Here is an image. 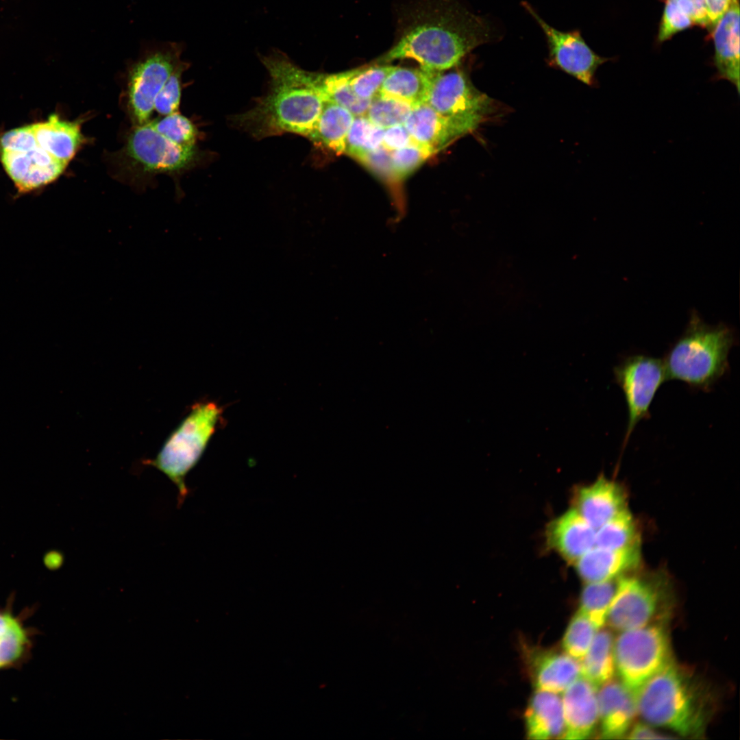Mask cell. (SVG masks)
<instances>
[{
  "label": "cell",
  "instance_id": "cell-1",
  "mask_svg": "<svg viewBox=\"0 0 740 740\" xmlns=\"http://www.w3.org/2000/svg\"><path fill=\"white\" fill-rule=\"evenodd\" d=\"M493 38L489 23L457 0H417L401 12L397 38L379 62L406 58L426 71L447 70Z\"/></svg>",
  "mask_w": 740,
  "mask_h": 740
},
{
  "label": "cell",
  "instance_id": "cell-2",
  "mask_svg": "<svg viewBox=\"0 0 740 740\" xmlns=\"http://www.w3.org/2000/svg\"><path fill=\"white\" fill-rule=\"evenodd\" d=\"M271 77L266 95L236 122L257 138L293 133L308 138L321 112L320 73L303 70L284 55L262 58Z\"/></svg>",
  "mask_w": 740,
  "mask_h": 740
},
{
  "label": "cell",
  "instance_id": "cell-3",
  "mask_svg": "<svg viewBox=\"0 0 740 740\" xmlns=\"http://www.w3.org/2000/svg\"><path fill=\"white\" fill-rule=\"evenodd\" d=\"M634 697L638 713L648 724L684 737L702 736L711 718L708 695L674 661L648 680Z\"/></svg>",
  "mask_w": 740,
  "mask_h": 740
},
{
  "label": "cell",
  "instance_id": "cell-4",
  "mask_svg": "<svg viewBox=\"0 0 740 740\" xmlns=\"http://www.w3.org/2000/svg\"><path fill=\"white\" fill-rule=\"evenodd\" d=\"M735 341L734 331L728 325H710L693 312L684 332L663 361L667 380L709 389L728 371V355Z\"/></svg>",
  "mask_w": 740,
  "mask_h": 740
},
{
  "label": "cell",
  "instance_id": "cell-5",
  "mask_svg": "<svg viewBox=\"0 0 740 740\" xmlns=\"http://www.w3.org/2000/svg\"><path fill=\"white\" fill-rule=\"evenodd\" d=\"M221 410L212 402L194 405L149 464L164 473L179 491V504L188 493L185 477L196 465L214 432Z\"/></svg>",
  "mask_w": 740,
  "mask_h": 740
},
{
  "label": "cell",
  "instance_id": "cell-6",
  "mask_svg": "<svg viewBox=\"0 0 740 740\" xmlns=\"http://www.w3.org/2000/svg\"><path fill=\"white\" fill-rule=\"evenodd\" d=\"M615 670L634 695L652 676L674 661L663 622L622 631L614 641Z\"/></svg>",
  "mask_w": 740,
  "mask_h": 740
},
{
  "label": "cell",
  "instance_id": "cell-7",
  "mask_svg": "<svg viewBox=\"0 0 740 740\" xmlns=\"http://www.w3.org/2000/svg\"><path fill=\"white\" fill-rule=\"evenodd\" d=\"M0 162L19 193L51 184L68 165L38 145L31 125L12 129L1 136Z\"/></svg>",
  "mask_w": 740,
  "mask_h": 740
},
{
  "label": "cell",
  "instance_id": "cell-8",
  "mask_svg": "<svg viewBox=\"0 0 740 740\" xmlns=\"http://www.w3.org/2000/svg\"><path fill=\"white\" fill-rule=\"evenodd\" d=\"M456 66L440 71H428L430 84L425 103L468 134L493 112V101L476 88L467 74Z\"/></svg>",
  "mask_w": 740,
  "mask_h": 740
},
{
  "label": "cell",
  "instance_id": "cell-9",
  "mask_svg": "<svg viewBox=\"0 0 740 740\" xmlns=\"http://www.w3.org/2000/svg\"><path fill=\"white\" fill-rule=\"evenodd\" d=\"M660 580L621 576L609 607L606 621L617 631L635 629L663 620L667 591Z\"/></svg>",
  "mask_w": 740,
  "mask_h": 740
},
{
  "label": "cell",
  "instance_id": "cell-10",
  "mask_svg": "<svg viewBox=\"0 0 740 740\" xmlns=\"http://www.w3.org/2000/svg\"><path fill=\"white\" fill-rule=\"evenodd\" d=\"M182 48L169 42L148 51L132 65L128 75L127 105L136 125L149 121L155 99L180 64Z\"/></svg>",
  "mask_w": 740,
  "mask_h": 740
},
{
  "label": "cell",
  "instance_id": "cell-11",
  "mask_svg": "<svg viewBox=\"0 0 740 740\" xmlns=\"http://www.w3.org/2000/svg\"><path fill=\"white\" fill-rule=\"evenodd\" d=\"M614 376L628 408L625 447L639 422L648 417L653 399L667 375L661 359L639 354L626 357L615 366Z\"/></svg>",
  "mask_w": 740,
  "mask_h": 740
},
{
  "label": "cell",
  "instance_id": "cell-12",
  "mask_svg": "<svg viewBox=\"0 0 740 740\" xmlns=\"http://www.w3.org/2000/svg\"><path fill=\"white\" fill-rule=\"evenodd\" d=\"M130 162L148 173H175L187 168L195 156V147L177 145L151 125H136L124 147Z\"/></svg>",
  "mask_w": 740,
  "mask_h": 740
},
{
  "label": "cell",
  "instance_id": "cell-13",
  "mask_svg": "<svg viewBox=\"0 0 740 740\" xmlns=\"http://www.w3.org/2000/svg\"><path fill=\"white\" fill-rule=\"evenodd\" d=\"M521 4L544 32L550 63L582 83L593 85L597 69L609 59L596 54L585 42L578 30H558L542 19L528 3L522 2Z\"/></svg>",
  "mask_w": 740,
  "mask_h": 740
},
{
  "label": "cell",
  "instance_id": "cell-14",
  "mask_svg": "<svg viewBox=\"0 0 740 740\" xmlns=\"http://www.w3.org/2000/svg\"><path fill=\"white\" fill-rule=\"evenodd\" d=\"M598 722L602 739L625 738L638 714L635 697L613 679L597 691Z\"/></svg>",
  "mask_w": 740,
  "mask_h": 740
},
{
  "label": "cell",
  "instance_id": "cell-15",
  "mask_svg": "<svg viewBox=\"0 0 740 740\" xmlns=\"http://www.w3.org/2000/svg\"><path fill=\"white\" fill-rule=\"evenodd\" d=\"M528 675L537 690L564 691L580 677L579 660L565 652L534 649L526 653Z\"/></svg>",
  "mask_w": 740,
  "mask_h": 740
},
{
  "label": "cell",
  "instance_id": "cell-16",
  "mask_svg": "<svg viewBox=\"0 0 740 740\" xmlns=\"http://www.w3.org/2000/svg\"><path fill=\"white\" fill-rule=\"evenodd\" d=\"M565 739H584L598 723L597 687L579 677L565 691L562 698Z\"/></svg>",
  "mask_w": 740,
  "mask_h": 740
},
{
  "label": "cell",
  "instance_id": "cell-17",
  "mask_svg": "<svg viewBox=\"0 0 740 740\" xmlns=\"http://www.w3.org/2000/svg\"><path fill=\"white\" fill-rule=\"evenodd\" d=\"M404 125L413 142L431 156L467 134L458 124L439 114L426 103L414 106Z\"/></svg>",
  "mask_w": 740,
  "mask_h": 740
},
{
  "label": "cell",
  "instance_id": "cell-18",
  "mask_svg": "<svg viewBox=\"0 0 740 740\" xmlns=\"http://www.w3.org/2000/svg\"><path fill=\"white\" fill-rule=\"evenodd\" d=\"M574 500V508L595 530L627 508L623 488L604 476L578 489Z\"/></svg>",
  "mask_w": 740,
  "mask_h": 740
},
{
  "label": "cell",
  "instance_id": "cell-19",
  "mask_svg": "<svg viewBox=\"0 0 740 740\" xmlns=\"http://www.w3.org/2000/svg\"><path fill=\"white\" fill-rule=\"evenodd\" d=\"M30 614L0 608V671L20 668L31 657L36 630L27 623Z\"/></svg>",
  "mask_w": 740,
  "mask_h": 740
},
{
  "label": "cell",
  "instance_id": "cell-20",
  "mask_svg": "<svg viewBox=\"0 0 740 740\" xmlns=\"http://www.w3.org/2000/svg\"><path fill=\"white\" fill-rule=\"evenodd\" d=\"M640 545L621 549L594 546L575 563L578 575L586 583L617 579L635 569L641 563Z\"/></svg>",
  "mask_w": 740,
  "mask_h": 740
},
{
  "label": "cell",
  "instance_id": "cell-21",
  "mask_svg": "<svg viewBox=\"0 0 740 740\" xmlns=\"http://www.w3.org/2000/svg\"><path fill=\"white\" fill-rule=\"evenodd\" d=\"M714 65L716 80L725 79L739 93V0H731L719 21L714 26Z\"/></svg>",
  "mask_w": 740,
  "mask_h": 740
},
{
  "label": "cell",
  "instance_id": "cell-22",
  "mask_svg": "<svg viewBox=\"0 0 740 740\" xmlns=\"http://www.w3.org/2000/svg\"><path fill=\"white\" fill-rule=\"evenodd\" d=\"M593 528L575 508L551 521L546 531L548 545L570 563L595 545Z\"/></svg>",
  "mask_w": 740,
  "mask_h": 740
},
{
  "label": "cell",
  "instance_id": "cell-23",
  "mask_svg": "<svg viewBox=\"0 0 740 740\" xmlns=\"http://www.w3.org/2000/svg\"><path fill=\"white\" fill-rule=\"evenodd\" d=\"M524 718L528 739L564 738L565 723L562 698L556 693L536 690L528 704Z\"/></svg>",
  "mask_w": 740,
  "mask_h": 740
},
{
  "label": "cell",
  "instance_id": "cell-24",
  "mask_svg": "<svg viewBox=\"0 0 740 740\" xmlns=\"http://www.w3.org/2000/svg\"><path fill=\"white\" fill-rule=\"evenodd\" d=\"M31 125L38 145L67 164L86 142L79 121L64 120L53 114Z\"/></svg>",
  "mask_w": 740,
  "mask_h": 740
},
{
  "label": "cell",
  "instance_id": "cell-25",
  "mask_svg": "<svg viewBox=\"0 0 740 740\" xmlns=\"http://www.w3.org/2000/svg\"><path fill=\"white\" fill-rule=\"evenodd\" d=\"M354 117L345 108L324 101L320 116L308 138L336 154L344 153L346 138Z\"/></svg>",
  "mask_w": 740,
  "mask_h": 740
},
{
  "label": "cell",
  "instance_id": "cell-26",
  "mask_svg": "<svg viewBox=\"0 0 740 740\" xmlns=\"http://www.w3.org/2000/svg\"><path fill=\"white\" fill-rule=\"evenodd\" d=\"M614 641L609 630L600 628L587 652L580 661L581 676L597 688L615 676Z\"/></svg>",
  "mask_w": 740,
  "mask_h": 740
},
{
  "label": "cell",
  "instance_id": "cell-27",
  "mask_svg": "<svg viewBox=\"0 0 740 740\" xmlns=\"http://www.w3.org/2000/svg\"><path fill=\"white\" fill-rule=\"evenodd\" d=\"M429 84L428 71L393 66L379 95L405 101L414 107L425 103Z\"/></svg>",
  "mask_w": 740,
  "mask_h": 740
},
{
  "label": "cell",
  "instance_id": "cell-28",
  "mask_svg": "<svg viewBox=\"0 0 740 740\" xmlns=\"http://www.w3.org/2000/svg\"><path fill=\"white\" fill-rule=\"evenodd\" d=\"M354 69L332 74L320 73L324 100L332 101L349 110L354 116H365L371 100L362 99L352 90L350 79Z\"/></svg>",
  "mask_w": 740,
  "mask_h": 740
},
{
  "label": "cell",
  "instance_id": "cell-29",
  "mask_svg": "<svg viewBox=\"0 0 740 740\" xmlns=\"http://www.w3.org/2000/svg\"><path fill=\"white\" fill-rule=\"evenodd\" d=\"M637 545H640L639 532L628 508L596 530L595 546L621 549Z\"/></svg>",
  "mask_w": 740,
  "mask_h": 740
},
{
  "label": "cell",
  "instance_id": "cell-30",
  "mask_svg": "<svg viewBox=\"0 0 740 740\" xmlns=\"http://www.w3.org/2000/svg\"><path fill=\"white\" fill-rule=\"evenodd\" d=\"M619 578L608 581L587 583L582 591L578 610L585 615L598 629L602 628L606 624L608 611L616 593Z\"/></svg>",
  "mask_w": 740,
  "mask_h": 740
},
{
  "label": "cell",
  "instance_id": "cell-31",
  "mask_svg": "<svg viewBox=\"0 0 740 740\" xmlns=\"http://www.w3.org/2000/svg\"><path fill=\"white\" fill-rule=\"evenodd\" d=\"M384 132L365 116H355L346 138L345 153L360 161L382 146Z\"/></svg>",
  "mask_w": 740,
  "mask_h": 740
},
{
  "label": "cell",
  "instance_id": "cell-32",
  "mask_svg": "<svg viewBox=\"0 0 740 740\" xmlns=\"http://www.w3.org/2000/svg\"><path fill=\"white\" fill-rule=\"evenodd\" d=\"M412 108L408 103L378 94L371 100L365 116L373 124L386 129L403 125Z\"/></svg>",
  "mask_w": 740,
  "mask_h": 740
},
{
  "label": "cell",
  "instance_id": "cell-33",
  "mask_svg": "<svg viewBox=\"0 0 740 740\" xmlns=\"http://www.w3.org/2000/svg\"><path fill=\"white\" fill-rule=\"evenodd\" d=\"M598 630L585 615L578 610L564 634L562 641L564 651L580 661L587 652Z\"/></svg>",
  "mask_w": 740,
  "mask_h": 740
},
{
  "label": "cell",
  "instance_id": "cell-34",
  "mask_svg": "<svg viewBox=\"0 0 740 740\" xmlns=\"http://www.w3.org/2000/svg\"><path fill=\"white\" fill-rule=\"evenodd\" d=\"M160 134L184 147H195L197 131L190 119L175 112L150 121Z\"/></svg>",
  "mask_w": 740,
  "mask_h": 740
},
{
  "label": "cell",
  "instance_id": "cell-35",
  "mask_svg": "<svg viewBox=\"0 0 740 740\" xmlns=\"http://www.w3.org/2000/svg\"><path fill=\"white\" fill-rule=\"evenodd\" d=\"M393 66L373 65L354 69L350 85L354 93L362 99L371 100L377 96Z\"/></svg>",
  "mask_w": 740,
  "mask_h": 740
},
{
  "label": "cell",
  "instance_id": "cell-36",
  "mask_svg": "<svg viewBox=\"0 0 740 740\" xmlns=\"http://www.w3.org/2000/svg\"><path fill=\"white\" fill-rule=\"evenodd\" d=\"M431 154L416 143L391 151V164L395 180H402L419 167Z\"/></svg>",
  "mask_w": 740,
  "mask_h": 740
},
{
  "label": "cell",
  "instance_id": "cell-37",
  "mask_svg": "<svg viewBox=\"0 0 740 740\" xmlns=\"http://www.w3.org/2000/svg\"><path fill=\"white\" fill-rule=\"evenodd\" d=\"M187 64L180 62L158 92L154 102V110L165 116L177 112L181 99L182 74Z\"/></svg>",
  "mask_w": 740,
  "mask_h": 740
},
{
  "label": "cell",
  "instance_id": "cell-38",
  "mask_svg": "<svg viewBox=\"0 0 740 740\" xmlns=\"http://www.w3.org/2000/svg\"><path fill=\"white\" fill-rule=\"evenodd\" d=\"M693 25L691 20L681 10L677 0H665L663 17L659 26L658 40L669 39L673 35Z\"/></svg>",
  "mask_w": 740,
  "mask_h": 740
},
{
  "label": "cell",
  "instance_id": "cell-39",
  "mask_svg": "<svg viewBox=\"0 0 740 740\" xmlns=\"http://www.w3.org/2000/svg\"><path fill=\"white\" fill-rule=\"evenodd\" d=\"M360 162L380 175L394 180L391 170V151L382 146L365 155Z\"/></svg>",
  "mask_w": 740,
  "mask_h": 740
},
{
  "label": "cell",
  "instance_id": "cell-40",
  "mask_svg": "<svg viewBox=\"0 0 740 740\" xmlns=\"http://www.w3.org/2000/svg\"><path fill=\"white\" fill-rule=\"evenodd\" d=\"M415 143L406 128L397 125L384 129L382 146L388 151H393Z\"/></svg>",
  "mask_w": 740,
  "mask_h": 740
},
{
  "label": "cell",
  "instance_id": "cell-41",
  "mask_svg": "<svg viewBox=\"0 0 740 740\" xmlns=\"http://www.w3.org/2000/svg\"><path fill=\"white\" fill-rule=\"evenodd\" d=\"M677 3L693 25H711L706 0H677Z\"/></svg>",
  "mask_w": 740,
  "mask_h": 740
},
{
  "label": "cell",
  "instance_id": "cell-42",
  "mask_svg": "<svg viewBox=\"0 0 740 740\" xmlns=\"http://www.w3.org/2000/svg\"><path fill=\"white\" fill-rule=\"evenodd\" d=\"M626 738L630 739H674V737L667 735L662 732L656 730L652 728V725L643 723H636L633 724L628 733Z\"/></svg>",
  "mask_w": 740,
  "mask_h": 740
},
{
  "label": "cell",
  "instance_id": "cell-43",
  "mask_svg": "<svg viewBox=\"0 0 740 740\" xmlns=\"http://www.w3.org/2000/svg\"><path fill=\"white\" fill-rule=\"evenodd\" d=\"M731 0H706L708 15L713 27L728 9Z\"/></svg>",
  "mask_w": 740,
  "mask_h": 740
}]
</instances>
